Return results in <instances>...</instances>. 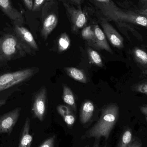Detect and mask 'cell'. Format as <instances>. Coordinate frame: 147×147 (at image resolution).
<instances>
[{"mask_svg":"<svg viewBox=\"0 0 147 147\" xmlns=\"http://www.w3.org/2000/svg\"><path fill=\"white\" fill-rule=\"evenodd\" d=\"M47 89L42 87L35 95L33 103L32 110L35 117L40 121L44 120L46 110Z\"/></svg>","mask_w":147,"mask_h":147,"instance_id":"ba28073f","label":"cell"},{"mask_svg":"<svg viewBox=\"0 0 147 147\" xmlns=\"http://www.w3.org/2000/svg\"><path fill=\"white\" fill-rule=\"evenodd\" d=\"M107 20L129 22L147 27V16L133 11L124 12L121 9L112 15Z\"/></svg>","mask_w":147,"mask_h":147,"instance_id":"277c9868","label":"cell"},{"mask_svg":"<svg viewBox=\"0 0 147 147\" xmlns=\"http://www.w3.org/2000/svg\"><path fill=\"white\" fill-rule=\"evenodd\" d=\"M55 138V136L50 137L45 141L39 147H54Z\"/></svg>","mask_w":147,"mask_h":147,"instance_id":"484cf974","label":"cell"},{"mask_svg":"<svg viewBox=\"0 0 147 147\" xmlns=\"http://www.w3.org/2000/svg\"><path fill=\"white\" fill-rule=\"evenodd\" d=\"M142 143L141 140L139 138L134 139V141L129 147H142Z\"/></svg>","mask_w":147,"mask_h":147,"instance_id":"4316f807","label":"cell"},{"mask_svg":"<svg viewBox=\"0 0 147 147\" xmlns=\"http://www.w3.org/2000/svg\"><path fill=\"white\" fill-rule=\"evenodd\" d=\"M30 120L28 117L26 119L22 128L18 147H31L33 137L30 134Z\"/></svg>","mask_w":147,"mask_h":147,"instance_id":"5bb4252c","label":"cell"},{"mask_svg":"<svg viewBox=\"0 0 147 147\" xmlns=\"http://www.w3.org/2000/svg\"><path fill=\"white\" fill-rule=\"evenodd\" d=\"M65 122L68 126H72L75 121V117L73 113L67 115L63 117Z\"/></svg>","mask_w":147,"mask_h":147,"instance_id":"d4e9b609","label":"cell"},{"mask_svg":"<svg viewBox=\"0 0 147 147\" xmlns=\"http://www.w3.org/2000/svg\"><path fill=\"white\" fill-rule=\"evenodd\" d=\"M134 140L132 129L129 127H126L123 131L117 147H129Z\"/></svg>","mask_w":147,"mask_h":147,"instance_id":"e0dca14e","label":"cell"},{"mask_svg":"<svg viewBox=\"0 0 147 147\" xmlns=\"http://www.w3.org/2000/svg\"><path fill=\"white\" fill-rule=\"evenodd\" d=\"M32 49L16 35L7 34L0 38V61H9L31 54Z\"/></svg>","mask_w":147,"mask_h":147,"instance_id":"7a4b0ae2","label":"cell"},{"mask_svg":"<svg viewBox=\"0 0 147 147\" xmlns=\"http://www.w3.org/2000/svg\"><path fill=\"white\" fill-rule=\"evenodd\" d=\"M81 36L84 40L92 45L95 39V33L93 27L89 26L85 27L81 31Z\"/></svg>","mask_w":147,"mask_h":147,"instance_id":"44dd1931","label":"cell"},{"mask_svg":"<svg viewBox=\"0 0 147 147\" xmlns=\"http://www.w3.org/2000/svg\"><path fill=\"white\" fill-rule=\"evenodd\" d=\"M142 75H147V71H145V72H144V73H142Z\"/></svg>","mask_w":147,"mask_h":147,"instance_id":"836d02e7","label":"cell"},{"mask_svg":"<svg viewBox=\"0 0 147 147\" xmlns=\"http://www.w3.org/2000/svg\"><path fill=\"white\" fill-rule=\"evenodd\" d=\"M58 22L57 16L54 12H51L44 18L41 34L45 40L47 39L49 35L57 26Z\"/></svg>","mask_w":147,"mask_h":147,"instance_id":"7c38bea8","label":"cell"},{"mask_svg":"<svg viewBox=\"0 0 147 147\" xmlns=\"http://www.w3.org/2000/svg\"><path fill=\"white\" fill-rule=\"evenodd\" d=\"M119 114V106L117 104L109 105L103 109L99 120L86 133L84 137L94 138L96 141L104 137L107 141L117 122Z\"/></svg>","mask_w":147,"mask_h":147,"instance_id":"6da1fadb","label":"cell"},{"mask_svg":"<svg viewBox=\"0 0 147 147\" xmlns=\"http://www.w3.org/2000/svg\"><path fill=\"white\" fill-rule=\"evenodd\" d=\"M21 108L14 109L0 116V134H10L20 115Z\"/></svg>","mask_w":147,"mask_h":147,"instance_id":"52a82bcc","label":"cell"},{"mask_svg":"<svg viewBox=\"0 0 147 147\" xmlns=\"http://www.w3.org/2000/svg\"><path fill=\"white\" fill-rule=\"evenodd\" d=\"M142 3L144 4H147V0H140Z\"/></svg>","mask_w":147,"mask_h":147,"instance_id":"d6a6232c","label":"cell"},{"mask_svg":"<svg viewBox=\"0 0 147 147\" xmlns=\"http://www.w3.org/2000/svg\"><path fill=\"white\" fill-rule=\"evenodd\" d=\"M72 2L76 5H78L79 7L80 6V4L82 3L83 0H71Z\"/></svg>","mask_w":147,"mask_h":147,"instance_id":"4dcf8cb0","label":"cell"},{"mask_svg":"<svg viewBox=\"0 0 147 147\" xmlns=\"http://www.w3.org/2000/svg\"><path fill=\"white\" fill-rule=\"evenodd\" d=\"M135 12L140 14L147 16V8L145 9L136 10V11H135Z\"/></svg>","mask_w":147,"mask_h":147,"instance_id":"f546056e","label":"cell"},{"mask_svg":"<svg viewBox=\"0 0 147 147\" xmlns=\"http://www.w3.org/2000/svg\"><path fill=\"white\" fill-rule=\"evenodd\" d=\"M93 29L95 33V39L92 45L97 49L105 50L109 53L113 54L112 49L108 43L106 36L99 26L95 24L93 26Z\"/></svg>","mask_w":147,"mask_h":147,"instance_id":"8fae6325","label":"cell"},{"mask_svg":"<svg viewBox=\"0 0 147 147\" xmlns=\"http://www.w3.org/2000/svg\"><path fill=\"white\" fill-rule=\"evenodd\" d=\"M57 109L59 114L62 117L72 113L70 107L68 105H60L57 107Z\"/></svg>","mask_w":147,"mask_h":147,"instance_id":"603a6c76","label":"cell"},{"mask_svg":"<svg viewBox=\"0 0 147 147\" xmlns=\"http://www.w3.org/2000/svg\"><path fill=\"white\" fill-rule=\"evenodd\" d=\"M133 54L136 61L142 66L147 67V52L144 50L136 47L133 51Z\"/></svg>","mask_w":147,"mask_h":147,"instance_id":"ac0fdd59","label":"cell"},{"mask_svg":"<svg viewBox=\"0 0 147 147\" xmlns=\"http://www.w3.org/2000/svg\"><path fill=\"white\" fill-rule=\"evenodd\" d=\"M6 99H0V108L6 103Z\"/></svg>","mask_w":147,"mask_h":147,"instance_id":"1f68e13d","label":"cell"},{"mask_svg":"<svg viewBox=\"0 0 147 147\" xmlns=\"http://www.w3.org/2000/svg\"><path fill=\"white\" fill-rule=\"evenodd\" d=\"M16 36L26 45L34 50L38 51V47L31 32L24 27L15 25L14 28Z\"/></svg>","mask_w":147,"mask_h":147,"instance_id":"30bf717a","label":"cell"},{"mask_svg":"<svg viewBox=\"0 0 147 147\" xmlns=\"http://www.w3.org/2000/svg\"><path fill=\"white\" fill-rule=\"evenodd\" d=\"M64 71L66 74L76 81L84 84L87 83V78L82 70L74 67H66Z\"/></svg>","mask_w":147,"mask_h":147,"instance_id":"9a60e30c","label":"cell"},{"mask_svg":"<svg viewBox=\"0 0 147 147\" xmlns=\"http://www.w3.org/2000/svg\"><path fill=\"white\" fill-rule=\"evenodd\" d=\"M63 99L64 102L73 110H76V102L73 92L66 85L63 84Z\"/></svg>","mask_w":147,"mask_h":147,"instance_id":"2e32d148","label":"cell"},{"mask_svg":"<svg viewBox=\"0 0 147 147\" xmlns=\"http://www.w3.org/2000/svg\"><path fill=\"white\" fill-rule=\"evenodd\" d=\"M133 91L147 95V82L134 85L132 87Z\"/></svg>","mask_w":147,"mask_h":147,"instance_id":"7402d4cb","label":"cell"},{"mask_svg":"<svg viewBox=\"0 0 147 147\" xmlns=\"http://www.w3.org/2000/svg\"><path fill=\"white\" fill-rule=\"evenodd\" d=\"M34 70L31 68L0 75V92L12 86L21 84L31 78Z\"/></svg>","mask_w":147,"mask_h":147,"instance_id":"3957f363","label":"cell"},{"mask_svg":"<svg viewBox=\"0 0 147 147\" xmlns=\"http://www.w3.org/2000/svg\"><path fill=\"white\" fill-rule=\"evenodd\" d=\"M95 107L93 103L90 100H87L83 103L80 108V120L82 124H86L91 119Z\"/></svg>","mask_w":147,"mask_h":147,"instance_id":"4fadbf2b","label":"cell"},{"mask_svg":"<svg viewBox=\"0 0 147 147\" xmlns=\"http://www.w3.org/2000/svg\"><path fill=\"white\" fill-rule=\"evenodd\" d=\"M71 45V40L69 35L66 33H63L60 35L58 41L59 52H64L69 48Z\"/></svg>","mask_w":147,"mask_h":147,"instance_id":"d6986e66","label":"cell"},{"mask_svg":"<svg viewBox=\"0 0 147 147\" xmlns=\"http://www.w3.org/2000/svg\"><path fill=\"white\" fill-rule=\"evenodd\" d=\"M22 1L27 8L29 10H32L33 4V0H22Z\"/></svg>","mask_w":147,"mask_h":147,"instance_id":"83f0119b","label":"cell"},{"mask_svg":"<svg viewBox=\"0 0 147 147\" xmlns=\"http://www.w3.org/2000/svg\"><path fill=\"white\" fill-rule=\"evenodd\" d=\"M140 109L141 112L146 117L147 120V105L145 104L142 105L140 107Z\"/></svg>","mask_w":147,"mask_h":147,"instance_id":"f1b7e54d","label":"cell"},{"mask_svg":"<svg viewBox=\"0 0 147 147\" xmlns=\"http://www.w3.org/2000/svg\"><path fill=\"white\" fill-rule=\"evenodd\" d=\"M84 147H89V146L87 145V146H86Z\"/></svg>","mask_w":147,"mask_h":147,"instance_id":"e575fe53","label":"cell"},{"mask_svg":"<svg viewBox=\"0 0 147 147\" xmlns=\"http://www.w3.org/2000/svg\"><path fill=\"white\" fill-rule=\"evenodd\" d=\"M65 6L70 18L73 32H77L85 27L88 21V17L86 14L80 8L76 9L67 3H65Z\"/></svg>","mask_w":147,"mask_h":147,"instance_id":"8992f818","label":"cell"},{"mask_svg":"<svg viewBox=\"0 0 147 147\" xmlns=\"http://www.w3.org/2000/svg\"><path fill=\"white\" fill-rule=\"evenodd\" d=\"M50 0H34L33 4L32 11L33 12L38 11L45 3H47V2Z\"/></svg>","mask_w":147,"mask_h":147,"instance_id":"cb8c5ba5","label":"cell"},{"mask_svg":"<svg viewBox=\"0 0 147 147\" xmlns=\"http://www.w3.org/2000/svg\"><path fill=\"white\" fill-rule=\"evenodd\" d=\"M101 25L106 38L114 47L119 49L124 47V40L121 34L105 18H101Z\"/></svg>","mask_w":147,"mask_h":147,"instance_id":"5b68a950","label":"cell"},{"mask_svg":"<svg viewBox=\"0 0 147 147\" xmlns=\"http://www.w3.org/2000/svg\"><path fill=\"white\" fill-rule=\"evenodd\" d=\"M89 59L91 63L98 66L102 67L103 66V63L101 56L99 53L95 50L89 48L87 50Z\"/></svg>","mask_w":147,"mask_h":147,"instance_id":"ffe728a7","label":"cell"},{"mask_svg":"<svg viewBox=\"0 0 147 147\" xmlns=\"http://www.w3.org/2000/svg\"><path fill=\"white\" fill-rule=\"evenodd\" d=\"M0 8L15 25L21 26L24 23L22 14L13 7L11 0H0Z\"/></svg>","mask_w":147,"mask_h":147,"instance_id":"9c48e42d","label":"cell"}]
</instances>
